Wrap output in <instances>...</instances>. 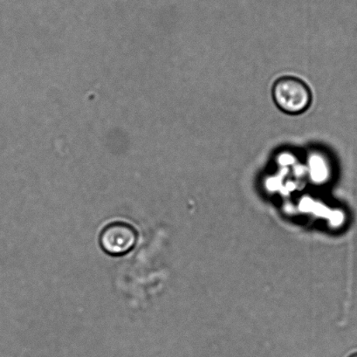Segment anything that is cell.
<instances>
[{"label":"cell","mask_w":357,"mask_h":357,"mask_svg":"<svg viewBox=\"0 0 357 357\" xmlns=\"http://www.w3.org/2000/svg\"><path fill=\"white\" fill-rule=\"evenodd\" d=\"M138 234L132 225L126 222H114L100 232V248L107 255L118 257L129 254L136 247Z\"/></svg>","instance_id":"cell-2"},{"label":"cell","mask_w":357,"mask_h":357,"mask_svg":"<svg viewBox=\"0 0 357 357\" xmlns=\"http://www.w3.org/2000/svg\"><path fill=\"white\" fill-rule=\"evenodd\" d=\"M349 357H357V353L353 354V355L350 356Z\"/></svg>","instance_id":"cell-3"},{"label":"cell","mask_w":357,"mask_h":357,"mask_svg":"<svg viewBox=\"0 0 357 357\" xmlns=\"http://www.w3.org/2000/svg\"><path fill=\"white\" fill-rule=\"evenodd\" d=\"M273 99L283 112L299 114L310 107L312 93L308 86L296 77L280 78L273 86Z\"/></svg>","instance_id":"cell-1"}]
</instances>
